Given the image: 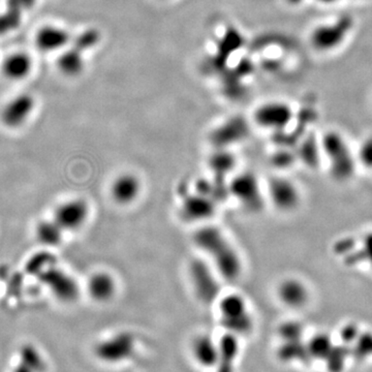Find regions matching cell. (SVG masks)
<instances>
[{
  "label": "cell",
  "instance_id": "cell-1",
  "mask_svg": "<svg viewBox=\"0 0 372 372\" xmlns=\"http://www.w3.org/2000/svg\"><path fill=\"white\" fill-rule=\"evenodd\" d=\"M194 242L211 259L219 276L228 281L239 278L243 268L241 256L219 228L203 226L195 233Z\"/></svg>",
  "mask_w": 372,
  "mask_h": 372
},
{
  "label": "cell",
  "instance_id": "cell-2",
  "mask_svg": "<svg viewBox=\"0 0 372 372\" xmlns=\"http://www.w3.org/2000/svg\"><path fill=\"white\" fill-rule=\"evenodd\" d=\"M320 146L322 155L328 160L331 177L338 182H345L353 178L358 160L344 138L337 131H328L322 135Z\"/></svg>",
  "mask_w": 372,
  "mask_h": 372
},
{
  "label": "cell",
  "instance_id": "cell-3",
  "mask_svg": "<svg viewBox=\"0 0 372 372\" xmlns=\"http://www.w3.org/2000/svg\"><path fill=\"white\" fill-rule=\"evenodd\" d=\"M137 351L138 339L131 331H119L105 337L94 349L96 360L108 366L123 365L133 360Z\"/></svg>",
  "mask_w": 372,
  "mask_h": 372
},
{
  "label": "cell",
  "instance_id": "cell-4",
  "mask_svg": "<svg viewBox=\"0 0 372 372\" xmlns=\"http://www.w3.org/2000/svg\"><path fill=\"white\" fill-rule=\"evenodd\" d=\"M219 310L225 332L241 337L254 330V318L243 296L235 293L223 296L219 300Z\"/></svg>",
  "mask_w": 372,
  "mask_h": 372
},
{
  "label": "cell",
  "instance_id": "cell-5",
  "mask_svg": "<svg viewBox=\"0 0 372 372\" xmlns=\"http://www.w3.org/2000/svg\"><path fill=\"white\" fill-rule=\"evenodd\" d=\"M353 28L351 16H341L334 21L316 26L310 34V45L318 52H331L340 47Z\"/></svg>",
  "mask_w": 372,
  "mask_h": 372
},
{
  "label": "cell",
  "instance_id": "cell-6",
  "mask_svg": "<svg viewBox=\"0 0 372 372\" xmlns=\"http://www.w3.org/2000/svg\"><path fill=\"white\" fill-rule=\"evenodd\" d=\"M230 196L233 197L242 208L250 213H258L265 206L260 181L250 172H242L232 178L229 183Z\"/></svg>",
  "mask_w": 372,
  "mask_h": 372
},
{
  "label": "cell",
  "instance_id": "cell-7",
  "mask_svg": "<svg viewBox=\"0 0 372 372\" xmlns=\"http://www.w3.org/2000/svg\"><path fill=\"white\" fill-rule=\"evenodd\" d=\"M217 271L200 259L193 261L190 266V278L197 298L204 304H212L221 296V283Z\"/></svg>",
  "mask_w": 372,
  "mask_h": 372
},
{
  "label": "cell",
  "instance_id": "cell-8",
  "mask_svg": "<svg viewBox=\"0 0 372 372\" xmlns=\"http://www.w3.org/2000/svg\"><path fill=\"white\" fill-rule=\"evenodd\" d=\"M38 277L58 301L69 304L79 298L80 287L77 281L63 269L57 268L56 265L45 270Z\"/></svg>",
  "mask_w": 372,
  "mask_h": 372
},
{
  "label": "cell",
  "instance_id": "cell-9",
  "mask_svg": "<svg viewBox=\"0 0 372 372\" xmlns=\"http://www.w3.org/2000/svg\"><path fill=\"white\" fill-rule=\"evenodd\" d=\"M267 195L275 209L283 213L293 212L301 202L297 184L287 177H272L267 185Z\"/></svg>",
  "mask_w": 372,
  "mask_h": 372
},
{
  "label": "cell",
  "instance_id": "cell-10",
  "mask_svg": "<svg viewBox=\"0 0 372 372\" xmlns=\"http://www.w3.org/2000/svg\"><path fill=\"white\" fill-rule=\"evenodd\" d=\"M90 207L84 199H71L56 207L53 219L65 232L78 231L87 223Z\"/></svg>",
  "mask_w": 372,
  "mask_h": 372
},
{
  "label": "cell",
  "instance_id": "cell-11",
  "mask_svg": "<svg viewBox=\"0 0 372 372\" xmlns=\"http://www.w3.org/2000/svg\"><path fill=\"white\" fill-rule=\"evenodd\" d=\"M294 118V110L283 102H271L256 109L254 119L259 127L272 131H283Z\"/></svg>",
  "mask_w": 372,
  "mask_h": 372
},
{
  "label": "cell",
  "instance_id": "cell-12",
  "mask_svg": "<svg viewBox=\"0 0 372 372\" xmlns=\"http://www.w3.org/2000/svg\"><path fill=\"white\" fill-rule=\"evenodd\" d=\"M190 355L200 369L213 372L219 361V339L208 333H201L190 341Z\"/></svg>",
  "mask_w": 372,
  "mask_h": 372
},
{
  "label": "cell",
  "instance_id": "cell-13",
  "mask_svg": "<svg viewBox=\"0 0 372 372\" xmlns=\"http://www.w3.org/2000/svg\"><path fill=\"white\" fill-rule=\"evenodd\" d=\"M217 203L213 199L195 192L185 195L180 206V215L185 221L201 223L208 221L217 212Z\"/></svg>",
  "mask_w": 372,
  "mask_h": 372
},
{
  "label": "cell",
  "instance_id": "cell-14",
  "mask_svg": "<svg viewBox=\"0 0 372 372\" xmlns=\"http://www.w3.org/2000/svg\"><path fill=\"white\" fill-rule=\"evenodd\" d=\"M34 100L30 94H21L11 98L0 112V120L8 129H17L23 127L34 110Z\"/></svg>",
  "mask_w": 372,
  "mask_h": 372
},
{
  "label": "cell",
  "instance_id": "cell-15",
  "mask_svg": "<svg viewBox=\"0 0 372 372\" xmlns=\"http://www.w3.org/2000/svg\"><path fill=\"white\" fill-rule=\"evenodd\" d=\"M276 295L283 306L294 310L305 307L310 299L309 289L306 283L295 277L281 281L277 285Z\"/></svg>",
  "mask_w": 372,
  "mask_h": 372
},
{
  "label": "cell",
  "instance_id": "cell-16",
  "mask_svg": "<svg viewBox=\"0 0 372 372\" xmlns=\"http://www.w3.org/2000/svg\"><path fill=\"white\" fill-rule=\"evenodd\" d=\"M142 183L137 175L124 173L113 181L110 188L112 200L120 206H129L141 195Z\"/></svg>",
  "mask_w": 372,
  "mask_h": 372
},
{
  "label": "cell",
  "instance_id": "cell-17",
  "mask_svg": "<svg viewBox=\"0 0 372 372\" xmlns=\"http://www.w3.org/2000/svg\"><path fill=\"white\" fill-rule=\"evenodd\" d=\"M250 133L248 123L242 118H233L215 129L211 135V143L215 149H229L240 143Z\"/></svg>",
  "mask_w": 372,
  "mask_h": 372
},
{
  "label": "cell",
  "instance_id": "cell-18",
  "mask_svg": "<svg viewBox=\"0 0 372 372\" xmlns=\"http://www.w3.org/2000/svg\"><path fill=\"white\" fill-rule=\"evenodd\" d=\"M34 69V61L28 53L14 51L3 58L0 65V74L11 82L28 79Z\"/></svg>",
  "mask_w": 372,
  "mask_h": 372
},
{
  "label": "cell",
  "instance_id": "cell-19",
  "mask_svg": "<svg viewBox=\"0 0 372 372\" xmlns=\"http://www.w3.org/2000/svg\"><path fill=\"white\" fill-rule=\"evenodd\" d=\"M219 361L213 372H236V363L240 355V337L225 332L219 339Z\"/></svg>",
  "mask_w": 372,
  "mask_h": 372
},
{
  "label": "cell",
  "instance_id": "cell-20",
  "mask_svg": "<svg viewBox=\"0 0 372 372\" xmlns=\"http://www.w3.org/2000/svg\"><path fill=\"white\" fill-rule=\"evenodd\" d=\"M87 293L94 301L104 304L110 302L116 295L117 283L109 272L94 273L87 281Z\"/></svg>",
  "mask_w": 372,
  "mask_h": 372
},
{
  "label": "cell",
  "instance_id": "cell-21",
  "mask_svg": "<svg viewBox=\"0 0 372 372\" xmlns=\"http://www.w3.org/2000/svg\"><path fill=\"white\" fill-rule=\"evenodd\" d=\"M12 372H48V364L38 347L26 345L20 351Z\"/></svg>",
  "mask_w": 372,
  "mask_h": 372
},
{
  "label": "cell",
  "instance_id": "cell-22",
  "mask_svg": "<svg viewBox=\"0 0 372 372\" xmlns=\"http://www.w3.org/2000/svg\"><path fill=\"white\" fill-rule=\"evenodd\" d=\"M67 41H69L67 32L55 26H45L36 32V47L44 52L57 51L63 48Z\"/></svg>",
  "mask_w": 372,
  "mask_h": 372
},
{
  "label": "cell",
  "instance_id": "cell-23",
  "mask_svg": "<svg viewBox=\"0 0 372 372\" xmlns=\"http://www.w3.org/2000/svg\"><path fill=\"white\" fill-rule=\"evenodd\" d=\"M209 168L215 177L226 179L228 175L233 172L236 166L235 156L229 149H215L209 157Z\"/></svg>",
  "mask_w": 372,
  "mask_h": 372
},
{
  "label": "cell",
  "instance_id": "cell-24",
  "mask_svg": "<svg viewBox=\"0 0 372 372\" xmlns=\"http://www.w3.org/2000/svg\"><path fill=\"white\" fill-rule=\"evenodd\" d=\"M63 234L65 231L54 219L41 221L36 226V239L41 244L48 248L59 245L63 241Z\"/></svg>",
  "mask_w": 372,
  "mask_h": 372
},
{
  "label": "cell",
  "instance_id": "cell-25",
  "mask_svg": "<svg viewBox=\"0 0 372 372\" xmlns=\"http://www.w3.org/2000/svg\"><path fill=\"white\" fill-rule=\"evenodd\" d=\"M316 141L314 138H308L302 143L297 152V157L310 168H318L320 155H322V146Z\"/></svg>",
  "mask_w": 372,
  "mask_h": 372
},
{
  "label": "cell",
  "instance_id": "cell-26",
  "mask_svg": "<svg viewBox=\"0 0 372 372\" xmlns=\"http://www.w3.org/2000/svg\"><path fill=\"white\" fill-rule=\"evenodd\" d=\"M306 347L309 358L324 361L334 347V343L327 333H318L309 339Z\"/></svg>",
  "mask_w": 372,
  "mask_h": 372
},
{
  "label": "cell",
  "instance_id": "cell-27",
  "mask_svg": "<svg viewBox=\"0 0 372 372\" xmlns=\"http://www.w3.org/2000/svg\"><path fill=\"white\" fill-rule=\"evenodd\" d=\"M351 355V347L340 343L334 344L330 353L324 360L329 372H342L347 363V358Z\"/></svg>",
  "mask_w": 372,
  "mask_h": 372
},
{
  "label": "cell",
  "instance_id": "cell-28",
  "mask_svg": "<svg viewBox=\"0 0 372 372\" xmlns=\"http://www.w3.org/2000/svg\"><path fill=\"white\" fill-rule=\"evenodd\" d=\"M277 355H278L279 359L285 362L309 358L306 343L304 344L302 340L283 341V345L279 347Z\"/></svg>",
  "mask_w": 372,
  "mask_h": 372
},
{
  "label": "cell",
  "instance_id": "cell-29",
  "mask_svg": "<svg viewBox=\"0 0 372 372\" xmlns=\"http://www.w3.org/2000/svg\"><path fill=\"white\" fill-rule=\"evenodd\" d=\"M351 353L355 359L360 361L372 358V332L371 331H362L351 347Z\"/></svg>",
  "mask_w": 372,
  "mask_h": 372
},
{
  "label": "cell",
  "instance_id": "cell-30",
  "mask_svg": "<svg viewBox=\"0 0 372 372\" xmlns=\"http://www.w3.org/2000/svg\"><path fill=\"white\" fill-rule=\"evenodd\" d=\"M303 333V325L297 320L281 322L278 328V335L283 341L302 340Z\"/></svg>",
  "mask_w": 372,
  "mask_h": 372
},
{
  "label": "cell",
  "instance_id": "cell-31",
  "mask_svg": "<svg viewBox=\"0 0 372 372\" xmlns=\"http://www.w3.org/2000/svg\"><path fill=\"white\" fill-rule=\"evenodd\" d=\"M55 262H56V260H55L54 256L48 254V252H41L28 262V269L30 274L38 276L41 273L44 272L45 270L55 265Z\"/></svg>",
  "mask_w": 372,
  "mask_h": 372
},
{
  "label": "cell",
  "instance_id": "cell-32",
  "mask_svg": "<svg viewBox=\"0 0 372 372\" xmlns=\"http://www.w3.org/2000/svg\"><path fill=\"white\" fill-rule=\"evenodd\" d=\"M357 160L364 168L372 170V135L362 142L358 151Z\"/></svg>",
  "mask_w": 372,
  "mask_h": 372
},
{
  "label": "cell",
  "instance_id": "cell-33",
  "mask_svg": "<svg viewBox=\"0 0 372 372\" xmlns=\"http://www.w3.org/2000/svg\"><path fill=\"white\" fill-rule=\"evenodd\" d=\"M361 329L359 328L355 322H347L341 328L339 337H340L341 343L351 347L357 340L359 335L361 334Z\"/></svg>",
  "mask_w": 372,
  "mask_h": 372
},
{
  "label": "cell",
  "instance_id": "cell-34",
  "mask_svg": "<svg viewBox=\"0 0 372 372\" xmlns=\"http://www.w3.org/2000/svg\"><path fill=\"white\" fill-rule=\"evenodd\" d=\"M362 261L372 269V231L364 234L360 246Z\"/></svg>",
  "mask_w": 372,
  "mask_h": 372
},
{
  "label": "cell",
  "instance_id": "cell-35",
  "mask_svg": "<svg viewBox=\"0 0 372 372\" xmlns=\"http://www.w3.org/2000/svg\"><path fill=\"white\" fill-rule=\"evenodd\" d=\"M296 160H298L297 154H293L287 150H279L272 156L273 164L279 168H289Z\"/></svg>",
  "mask_w": 372,
  "mask_h": 372
},
{
  "label": "cell",
  "instance_id": "cell-36",
  "mask_svg": "<svg viewBox=\"0 0 372 372\" xmlns=\"http://www.w3.org/2000/svg\"><path fill=\"white\" fill-rule=\"evenodd\" d=\"M59 65H61V69L65 73H77L81 69L79 56L75 54H65L61 59Z\"/></svg>",
  "mask_w": 372,
  "mask_h": 372
},
{
  "label": "cell",
  "instance_id": "cell-37",
  "mask_svg": "<svg viewBox=\"0 0 372 372\" xmlns=\"http://www.w3.org/2000/svg\"><path fill=\"white\" fill-rule=\"evenodd\" d=\"M355 250V243L351 238H344V239L338 240L334 244V252L339 256H342L344 258L347 254Z\"/></svg>",
  "mask_w": 372,
  "mask_h": 372
},
{
  "label": "cell",
  "instance_id": "cell-38",
  "mask_svg": "<svg viewBox=\"0 0 372 372\" xmlns=\"http://www.w3.org/2000/svg\"><path fill=\"white\" fill-rule=\"evenodd\" d=\"M318 3H324V5H333V3H337L339 0H316Z\"/></svg>",
  "mask_w": 372,
  "mask_h": 372
},
{
  "label": "cell",
  "instance_id": "cell-39",
  "mask_svg": "<svg viewBox=\"0 0 372 372\" xmlns=\"http://www.w3.org/2000/svg\"><path fill=\"white\" fill-rule=\"evenodd\" d=\"M287 3L292 6H298L303 1V0H287Z\"/></svg>",
  "mask_w": 372,
  "mask_h": 372
}]
</instances>
